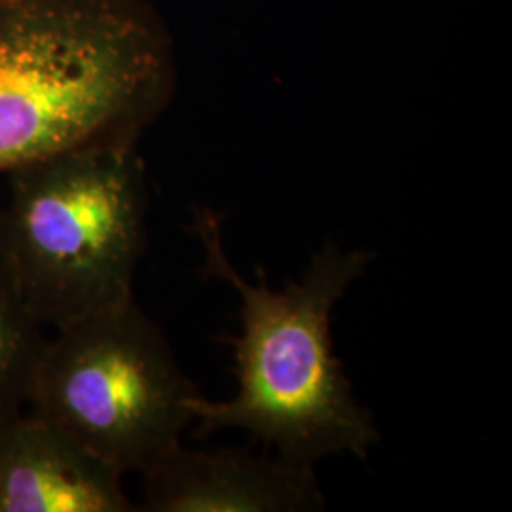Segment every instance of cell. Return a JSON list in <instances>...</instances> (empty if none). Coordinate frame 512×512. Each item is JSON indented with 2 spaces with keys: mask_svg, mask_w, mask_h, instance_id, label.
<instances>
[{
  "mask_svg": "<svg viewBox=\"0 0 512 512\" xmlns=\"http://www.w3.org/2000/svg\"><path fill=\"white\" fill-rule=\"evenodd\" d=\"M175 84L173 38L150 0H0V173L137 147Z\"/></svg>",
  "mask_w": 512,
  "mask_h": 512,
  "instance_id": "obj_1",
  "label": "cell"
},
{
  "mask_svg": "<svg viewBox=\"0 0 512 512\" xmlns=\"http://www.w3.org/2000/svg\"><path fill=\"white\" fill-rule=\"evenodd\" d=\"M194 230L205 247V277L226 281L241 298V334L226 338L238 393L228 401L200 395L196 435L243 429L275 446L281 458L310 465L336 454L368 458L380 435L334 353L330 315L376 255L327 243L300 281L272 291L264 277L253 285L230 264L211 209L196 213Z\"/></svg>",
  "mask_w": 512,
  "mask_h": 512,
  "instance_id": "obj_2",
  "label": "cell"
},
{
  "mask_svg": "<svg viewBox=\"0 0 512 512\" xmlns=\"http://www.w3.org/2000/svg\"><path fill=\"white\" fill-rule=\"evenodd\" d=\"M0 205V275L55 329L133 296L147 247L137 147L74 150L23 165Z\"/></svg>",
  "mask_w": 512,
  "mask_h": 512,
  "instance_id": "obj_3",
  "label": "cell"
},
{
  "mask_svg": "<svg viewBox=\"0 0 512 512\" xmlns=\"http://www.w3.org/2000/svg\"><path fill=\"white\" fill-rule=\"evenodd\" d=\"M202 391L133 296L46 340L27 410L122 475L145 473L194 423Z\"/></svg>",
  "mask_w": 512,
  "mask_h": 512,
  "instance_id": "obj_4",
  "label": "cell"
},
{
  "mask_svg": "<svg viewBox=\"0 0 512 512\" xmlns=\"http://www.w3.org/2000/svg\"><path fill=\"white\" fill-rule=\"evenodd\" d=\"M148 512H315L325 495L310 463L255 456L243 448L213 452L179 442L143 473Z\"/></svg>",
  "mask_w": 512,
  "mask_h": 512,
  "instance_id": "obj_5",
  "label": "cell"
},
{
  "mask_svg": "<svg viewBox=\"0 0 512 512\" xmlns=\"http://www.w3.org/2000/svg\"><path fill=\"white\" fill-rule=\"evenodd\" d=\"M122 478L29 410L0 425V512L135 511Z\"/></svg>",
  "mask_w": 512,
  "mask_h": 512,
  "instance_id": "obj_6",
  "label": "cell"
},
{
  "mask_svg": "<svg viewBox=\"0 0 512 512\" xmlns=\"http://www.w3.org/2000/svg\"><path fill=\"white\" fill-rule=\"evenodd\" d=\"M42 323L0 275V425L27 410L46 346Z\"/></svg>",
  "mask_w": 512,
  "mask_h": 512,
  "instance_id": "obj_7",
  "label": "cell"
},
{
  "mask_svg": "<svg viewBox=\"0 0 512 512\" xmlns=\"http://www.w3.org/2000/svg\"><path fill=\"white\" fill-rule=\"evenodd\" d=\"M0 205H2V203H0Z\"/></svg>",
  "mask_w": 512,
  "mask_h": 512,
  "instance_id": "obj_8",
  "label": "cell"
}]
</instances>
